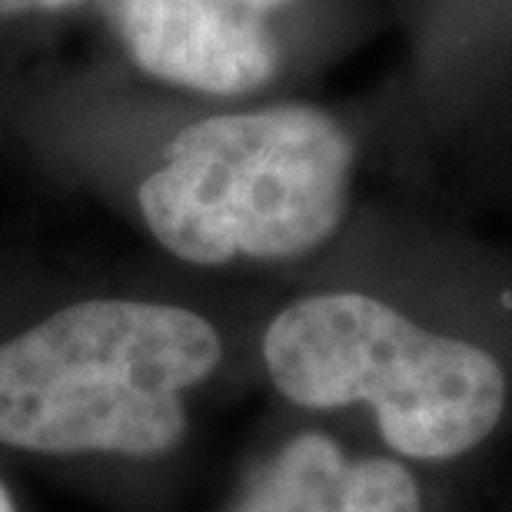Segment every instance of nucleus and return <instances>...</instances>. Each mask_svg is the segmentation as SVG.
<instances>
[{
  "label": "nucleus",
  "instance_id": "1",
  "mask_svg": "<svg viewBox=\"0 0 512 512\" xmlns=\"http://www.w3.org/2000/svg\"><path fill=\"white\" fill-rule=\"evenodd\" d=\"M303 273L256 316V389L270 406L483 489L512 443V263L326 253Z\"/></svg>",
  "mask_w": 512,
  "mask_h": 512
},
{
  "label": "nucleus",
  "instance_id": "2",
  "mask_svg": "<svg viewBox=\"0 0 512 512\" xmlns=\"http://www.w3.org/2000/svg\"><path fill=\"white\" fill-rule=\"evenodd\" d=\"M260 306L137 290L0 303V459L114 512H177L210 413L256 389Z\"/></svg>",
  "mask_w": 512,
  "mask_h": 512
},
{
  "label": "nucleus",
  "instance_id": "3",
  "mask_svg": "<svg viewBox=\"0 0 512 512\" xmlns=\"http://www.w3.org/2000/svg\"><path fill=\"white\" fill-rule=\"evenodd\" d=\"M360 140L316 104L213 110L170 130L127 187L133 220L200 273H303L353 227Z\"/></svg>",
  "mask_w": 512,
  "mask_h": 512
},
{
  "label": "nucleus",
  "instance_id": "4",
  "mask_svg": "<svg viewBox=\"0 0 512 512\" xmlns=\"http://www.w3.org/2000/svg\"><path fill=\"white\" fill-rule=\"evenodd\" d=\"M479 493L399 463L343 423L270 406L210 512H469Z\"/></svg>",
  "mask_w": 512,
  "mask_h": 512
},
{
  "label": "nucleus",
  "instance_id": "5",
  "mask_svg": "<svg viewBox=\"0 0 512 512\" xmlns=\"http://www.w3.org/2000/svg\"><path fill=\"white\" fill-rule=\"evenodd\" d=\"M290 0H117V34L140 74L200 97L240 100L283 67L270 14Z\"/></svg>",
  "mask_w": 512,
  "mask_h": 512
},
{
  "label": "nucleus",
  "instance_id": "6",
  "mask_svg": "<svg viewBox=\"0 0 512 512\" xmlns=\"http://www.w3.org/2000/svg\"><path fill=\"white\" fill-rule=\"evenodd\" d=\"M0 512H34L7 459H0Z\"/></svg>",
  "mask_w": 512,
  "mask_h": 512
},
{
  "label": "nucleus",
  "instance_id": "7",
  "mask_svg": "<svg viewBox=\"0 0 512 512\" xmlns=\"http://www.w3.org/2000/svg\"><path fill=\"white\" fill-rule=\"evenodd\" d=\"M84 4V0H0V17H24V14H57Z\"/></svg>",
  "mask_w": 512,
  "mask_h": 512
},
{
  "label": "nucleus",
  "instance_id": "8",
  "mask_svg": "<svg viewBox=\"0 0 512 512\" xmlns=\"http://www.w3.org/2000/svg\"><path fill=\"white\" fill-rule=\"evenodd\" d=\"M469 512H512V486H503L496 496H489V499H483V493H479V499Z\"/></svg>",
  "mask_w": 512,
  "mask_h": 512
}]
</instances>
